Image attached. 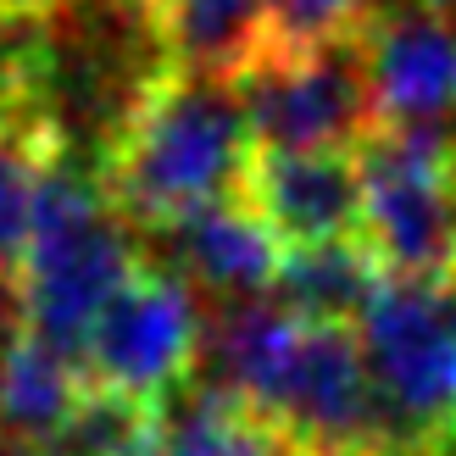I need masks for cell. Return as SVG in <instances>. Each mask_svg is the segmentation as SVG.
<instances>
[{"instance_id": "obj_17", "label": "cell", "mask_w": 456, "mask_h": 456, "mask_svg": "<svg viewBox=\"0 0 456 456\" xmlns=\"http://www.w3.org/2000/svg\"><path fill=\"white\" fill-rule=\"evenodd\" d=\"M423 6H435L440 17H451V22H456V0H423Z\"/></svg>"}, {"instance_id": "obj_1", "label": "cell", "mask_w": 456, "mask_h": 456, "mask_svg": "<svg viewBox=\"0 0 456 456\" xmlns=\"http://www.w3.org/2000/svg\"><path fill=\"white\" fill-rule=\"evenodd\" d=\"M250 145L256 140L234 84L167 67L106 145L95 178L128 228L167 234L173 223L240 195Z\"/></svg>"}, {"instance_id": "obj_9", "label": "cell", "mask_w": 456, "mask_h": 456, "mask_svg": "<svg viewBox=\"0 0 456 456\" xmlns=\"http://www.w3.org/2000/svg\"><path fill=\"white\" fill-rule=\"evenodd\" d=\"M167 262L190 289H207L217 301H267L273 279L284 267V245L262 228L245 200H217L167 228Z\"/></svg>"}, {"instance_id": "obj_14", "label": "cell", "mask_w": 456, "mask_h": 456, "mask_svg": "<svg viewBox=\"0 0 456 456\" xmlns=\"http://www.w3.org/2000/svg\"><path fill=\"white\" fill-rule=\"evenodd\" d=\"M61 156L51 140V128H0V284L17 289V267L28 250V228H34V195H39V173Z\"/></svg>"}, {"instance_id": "obj_12", "label": "cell", "mask_w": 456, "mask_h": 456, "mask_svg": "<svg viewBox=\"0 0 456 456\" xmlns=\"http://www.w3.org/2000/svg\"><path fill=\"white\" fill-rule=\"evenodd\" d=\"M84 395H89V373L78 356L56 351L28 323H17L0 339V428L6 435L45 445L78 412Z\"/></svg>"}, {"instance_id": "obj_15", "label": "cell", "mask_w": 456, "mask_h": 456, "mask_svg": "<svg viewBox=\"0 0 456 456\" xmlns=\"http://www.w3.org/2000/svg\"><path fill=\"white\" fill-rule=\"evenodd\" d=\"M28 123H39V6L0 0V128Z\"/></svg>"}, {"instance_id": "obj_7", "label": "cell", "mask_w": 456, "mask_h": 456, "mask_svg": "<svg viewBox=\"0 0 456 456\" xmlns=\"http://www.w3.org/2000/svg\"><path fill=\"white\" fill-rule=\"evenodd\" d=\"M362 67L379 128H451L456 118V22L435 6H390L368 22Z\"/></svg>"}, {"instance_id": "obj_8", "label": "cell", "mask_w": 456, "mask_h": 456, "mask_svg": "<svg viewBox=\"0 0 456 456\" xmlns=\"http://www.w3.org/2000/svg\"><path fill=\"white\" fill-rule=\"evenodd\" d=\"M240 200L284 250L362 234V167L351 151H250Z\"/></svg>"}, {"instance_id": "obj_10", "label": "cell", "mask_w": 456, "mask_h": 456, "mask_svg": "<svg viewBox=\"0 0 456 456\" xmlns=\"http://www.w3.org/2000/svg\"><path fill=\"white\" fill-rule=\"evenodd\" d=\"M140 6L178 73H207L234 84L273 45L267 0H140Z\"/></svg>"}, {"instance_id": "obj_16", "label": "cell", "mask_w": 456, "mask_h": 456, "mask_svg": "<svg viewBox=\"0 0 456 456\" xmlns=\"http://www.w3.org/2000/svg\"><path fill=\"white\" fill-rule=\"evenodd\" d=\"M273 6V45L279 51H317V45L362 39L379 17V0H267Z\"/></svg>"}, {"instance_id": "obj_13", "label": "cell", "mask_w": 456, "mask_h": 456, "mask_svg": "<svg viewBox=\"0 0 456 456\" xmlns=\"http://www.w3.org/2000/svg\"><path fill=\"white\" fill-rule=\"evenodd\" d=\"M45 456H162V406L89 384L78 412L45 440Z\"/></svg>"}, {"instance_id": "obj_4", "label": "cell", "mask_w": 456, "mask_h": 456, "mask_svg": "<svg viewBox=\"0 0 456 456\" xmlns=\"http://www.w3.org/2000/svg\"><path fill=\"white\" fill-rule=\"evenodd\" d=\"M362 240L395 279H456V128H379L356 151Z\"/></svg>"}, {"instance_id": "obj_5", "label": "cell", "mask_w": 456, "mask_h": 456, "mask_svg": "<svg viewBox=\"0 0 456 456\" xmlns=\"http://www.w3.org/2000/svg\"><path fill=\"white\" fill-rule=\"evenodd\" d=\"M207 312L195 289L162 262H140L106 301L84 339V373L95 390L167 406L184 395L207 356Z\"/></svg>"}, {"instance_id": "obj_2", "label": "cell", "mask_w": 456, "mask_h": 456, "mask_svg": "<svg viewBox=\"0 0 456 456\" xmlns=\"http://www.w3.org/2000/svg\"><path fill=\"white\" fill-rule=\"evenodd\" d=\"M140 267L134 228L106 200L101 178L56 156L39 173L34 228L17 267V306L22 323L56 351L84 362V339L95 329L106 301L123 289V279Z\"/></svg>"}, {"instance_id": "obj_3", "label": "cell", "mask_w": 456, "mask_h": 456, "mask_svg": "<svg viewBox=\"0 0 456 456\" xmlns=\"http://www.w3.org/2000/svg\"><path fill=\"white\" fill-rule=\"evenodd\" d=\"M395 456H440L456 435V279H384L356 323Z\"/></svg>"}, {"instance_id": "obj_11", "label": "cell", "mask_w": 456, "mask_h": 456, "mask_svg": "<svg viewBox=\"0 0 456 456\" xmlns=\"http://www.w3.org/2000/svg\"><path fill=\"white\" fill-rule=\"evenodd\" d=\"M390 279L379 262V250L368 240H329V245H306V250H284V267L273 279L267 301L301 317V323H339L356 329L368 317L379 284Z\"/></svg>"}, {"instance_id": "obj_6", "label": "cell", "mask_w": 456, "mask_h": 456, "mask_svg": "<svg viewBox=\"0 0 456 456\" xmlns=\"http://www.w3.org/2000/svg\"><path fill=\"white\" fill-rule=\"evenodd\" d=\"M256 151H362L379 134L362 45L267 51L234 78Z\"/></svg>"}]
</instances>
